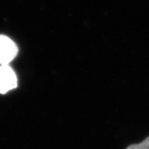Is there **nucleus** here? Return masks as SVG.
I'll list each match as a JSON object with an SVG mask.
<instances>
[{"label": "nucleus", "instance_id": "f257e3e1", "mask_svg": "<svg viewBox=\"0 0 149 149\" xmlns=\"http://www.w3.org/2000/svg\"><path fill=\"white\" fill-rule=\"evenodd\" d=\"M18 47L12 40L5 35H0V65H6L15 59Z\"/></svg>", "mask_w": 149, "mask_h": 149}, {"label": "nucleus", "instance_id": "f03ea898", "mask_svg": "<svg viewBox=\"0 0 149 149\" xmlns=\"http://www.w3.org/2000/svg\"><path fill=\"white\" fill-rule=\"evenodd\" d=\"M17 87V77L13 69L8 65H0V94H6Z\"/></svg>", "mask_w": 149, "mask_h": 149}, {"label": "nucleus", "instance_id": "7ed1b4c3", "mask_svg": "<svg viewBox=\"0 0 149 149\" xmlns=\"http://www.w3.org/2000/svg\"><path fill=\"white\" fill-rule=\"evenodd\" d=\"M126 149H149V136L139 144H134L128 146Z\"/></svg>", "mask_w": 149, "mask_h": 149}]
</instances>
